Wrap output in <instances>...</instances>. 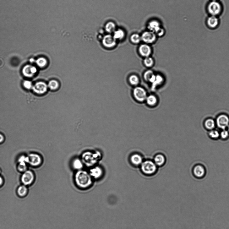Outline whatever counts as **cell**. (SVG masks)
<instances>
[{
  "instance_id": "23",
  "label": "cell",
  "mask_w": 229,
  "mask_h": 229,
  "mask_svg": "<svg viewBox=\"0 0 229 229\" xmlns=\"http://www.w3.org/2000/svg\"><path fill=\"white\" fill-rule=\"evenodd\" d=\"M28 192V189L26 186L22 185L19 186L17 190V193L19 196L23 197L26 195Z\"/></svg>"
},
{
  "instance_id": "25",
  "label": "cell",
  "mask_w": 229,
  "mask_h": 229,
  "mask_svg": "<svg viewBox=\"0 0 229 229\" xmlns=\"http://www.w3.org/2000/svg\"><path fill=\"white\" fill-rule=\"evenodd\" d=\"M147 104L150 106H154L157 103V97L154 95H150L148 96L145 100Z\"/></svg>"
},
{
  "instance_id": "15",
  "label": "cell",
  "mask_w": 229,
  "mask_h": 229,
  "mask_svg": "<svg viewBox=\"0 0 229 229\" xmlns=\"http://www.w3.org/2000/svg\"><path fill=\"white\" fill-rule=\"evenodd\" d=\"M205 169L201 165H197L193 169L194 174L197 178H203L205 175Z\"/></svg>"
},
{
  "instance_id": "18",
  "label": "cell",
  "mask_w": 229,
  "mask_h": 229,
  "mask_svg": "<svg viewBox=\"0 0 229 229\" xmlns=\"http://www.w3.org/2000/svg\"><path fill=\"white\" fill-rule=\"evenodd\" d=\"M116 41L113 36L109 35L107 36L103 41V45L106 47L111 48L116 45Z\"/></svg>"
},
{
  "instance_id": "42",
  "label": "cell",
  "mask_w": 229,
  "mask_h": 229,
  "mask_svg": "<svg viewBox=\"0 0 229 229\" xmlns=\"http://www.w3.org/2000/svg\"><path fill=\"white\" fill-rule=\"evenodd\" d=\"M1 170H0V173H1Z\"/></svg>"
},
{
  "instance_id": "1",
  "label": "cell",
  "mask_w": 229,
  "mask_h": 229,
  "mask_svg": "<svg viewBox=\"0 0 229 229\" xmlns=\"http://www.w3.org/2000/svg\"><path fill=\"white\" fill-rule=\"evenodd\" d=\"M75 181L78 188L83 190L89 188L93 183L90 173L83 170H79L76 173Z\"/></svg>"
},
{
  "instance_id": "31",
  "label": "cell",
  "mask_w": 229,
  "mask_h": 229,
  "mask_svg": "<svg viewBox=\"0 0 229 229\" xmlns=\"http://www.w3.org/2000/svg\"><path fill=\"white\" fill-rule=\"evenodd\" d=\"M144 63L146 67H150L153 65L154 61L152 58L148 57H145L144 60Z\"/></svg>"
},
{
  "instance_id": "8",
  "label": "cell",
  "mask_w": 229,
  "mask_h": 229,
  "mask_svg": "<svg viewBox=\"0 0 229 229\" xmlns=\"http://www.w3.org/2000/svg\"><path fill=\"white\" fill-rule=\"evenodd\" d=\"M35 179V176L33 173L29 170H26L24 172L21 177V182L26 186L31 184Z\"/></svg>"
},
{
  "instance_id": "29",
  "label": "cell",
  "mask_w": 229,
  "mask_h": 229,
  "mask_svg": "<svg viewBox=\"0 0 229 229\" xmlns=\"http://www.w3.org/2000/svg\"><path fill=\"white\" fill-rule=\"evenodd\" d=\"M48 86L51 90H55L59 87V83L56 80H52L49 82Z\"/></svg>"
},
{
  "instance_id": "36",
  "label": "cell",
  "mask_w": 229,
  "mask_h": 229,
  "mask_svg": "<svg viewBox=\"0 0 229 229\" xmlns=\"http://www.w3.org/2000/svg\"><path fill=\"white\" fill-rule=\"evenodd\" d=\"M229 135V133L228 131L226 129L223 130L220 134L221 138L223 139H227Z\"/></svg>"
},
{
  "instance_id": "16",
  "label": "cell",
  "mask_w": 229,
  "mask_h": 229,
  "mask_svg": "<svg viewBox=\"0 0 229 229\" xmlns=\"http://www.w3.org/2000/svg\"><path fill=\"white\" fill-rule=\"evenodd\" d=\"M166 158L163 154L159 153L156 155L154 158L153 161L158 167H162L166 162Z\"/></svg>"
},
{
  "instance_id": "30",
  "label": "cell",
  "mask_w": 229,
  "mask_h": 229,
  "mask_svg": "<svg viewBox=\"0 0 229 229\" xmlns=\"http://www.w3.org/2000/svg\"><path fill=\"white\" fill-rule=\"evenodd\" d=\"M37 65L41 68L45 67L47 64V61L45 58L44 57H40L36 61Z\"/></svg>"
},
{
  "instance_id": "6",
  "label": "cell",
  "mask_w": 229,
  "mask_h": 229,
  "mask_svg": "<svg viewBox=\"0 0 229 229\" xmlns=\"http://www.w3.org/2000/svg\"><path fill=\"white\" fill-rule=\"evenodd\" d=\"M133 94L135 99L140 102L145 101L148 96L145 90L140 87H135L134 90Z\"/></svg>"
},
{
  "instance_id": "32",
  "label": "cell",
  "mask_w": 229,
  "mask_h": 229,
  "mask_svg": "<svg viewBox=\"0 0 229 229\" xmlns=\"http://www.w3.org/2000/svg\"><path fill=\"white\" fill-rule=\"evenodd\" d=\"M106 30L110 33L114 32L116 30V26L112 22L109 23L106 26Z\"/></svg>"
},
{
  "instance_id": "2",
  "label": "cell",
  "mask_w": 229,
  "mask_h": 229,
  "mask_svg": "<svg viewBox=\"0 0 229 229\" xmlns=\"http://www.w3.org/2000/svg\"><path fill=\"white\" fill-rule=\"evenodd\" d=\"M140 167L141 172L148 177L152 176L155 174L158 167L153 161L150 160H144Z\"/></svg>"
},
{
  "instance_id": "33",
  "label": "cell",
  "mask_w": 229,
  "mask_h": 229,
  "mask_svg": "<svg viewBox=\"0 0 229 229\" xmlns=\"http://www.w3.org/2000/svg\"><path fill=\"white\" fill-rule=\"evenodd\" d=\"M209 135L210 138L213 139H217L220 136V134L218 131L216 130H211L209 132Z\"/></svg>"
},
{
  "instance_id": "7",
  "label": "cell",
  "mask_w": 229,
  "mask_h": 229,
  "mask_svg": "<svg viewBox=\"0 0 229 229\" xmlns=\"http://www.w3.org/2000/svg\"><path fill=\"white\" fill-rule=\"evenodd\" d=\"M141 36L142 41L148 45L155 42L157 38L155 34L149 30L144 32Z\"/></svg>"
},
{
  "instance_id": "37",
  "label": "cell",
  "mask_w": 229,
  "mask_h": 229,
  "mask_svg": "<svg viewBox=\"0 0 229 229\" xmlns=\"http://www.w3.org/2000/svg\"><path fill=\"white\" fill-rule=\"evenodd\" d=\"M23 85L25 88L27 89H30L32 87V84L31 82L26 80L23 83Z\"/></svg>"
},
{
  "instance_id": "27",
  "label": "cell",
  "mask_w": 229,
  "mask_h": 229,
  "mask_svg": "<svg viewBox=\"0 0 229 229\" xmlns=\"http://www.w3.org/2000/svg\"><path fill=\"white\" fill-rule=\"evenodd\" d=\"M129 81L131 84L133 85H137L139 83V79L137 75H133L129 77Z\"/></svg>"
},
{
  "instance_id": "5",
  "label": "cell",
  "mask_w": 229,
  "mask_h": 229,
  "mask_svg": "<svg viewBox=\"0 0 229 229\" xmlns=\"http://www.w3.org/2000/svg\"><path fill=\"white\" fill-rule=\"evenodd\" d=\"M215 123L219 128L226 129L229 125V116L225 113L219 114L217 117Z\"/></svg>"
},
{
  "instance_id": "24",
  "label": "cell",
  "mask_w": 229,
  "mask_h": 229,
  "mask_svg": "<svg viewBox=\"0 0 229 229\" xmlns=\"http://www.w3.org/2000/svg\"><path fill=\"white\" fill-rule=\"evenodd\" d=\"M163 80V78L161 75H155V79L152 83V89H155L158 86L162 83Z\"/></svg>"
},
{
  "instance_id": "43",
  "label": "cell",
  "mask_w": 229,
  "mask_h": 229,
  "mask_svg": "<svg viewBox=\"0 0 229 229\" xmlns=\"http://www.w3.org/2000/svg\"><path fill=\"white\" fill-rule=\"evenodd\" d=\"M216 0H213V1H215Z\"/></svg>"
},
{
  "instance_id": "34",
  "label": "cell",
  "mask_w": 229,
  "mask_h": 229,
  "mask_svg": "<svg viewBox=\"0 0 229 229\" xmlns=\"http://www.w3.org/2000/svg\"><path fill=\"white\" fill-rule=\"evenodd\" d=\"M26 163H19L18 166V169L19 171L21 172H25L27 170Z\"/></svg>"
},
{
  "instance_id": "4",
  "label": "cell",
  "mask_w": 229,
  "mask_h": 229,
  "mask_svg": "<svg viewBox=\"0 0 229 229\" xmlns=\"http://www.w3.org/2000/svg\"><path fill=\"white\" fill-rule=\"evenodd\" d=\"M148 30L155 33L157 36H161L165 33L164 29L158 21L153 20L150 22L148 25Z\"/></svg>"
},
{
  "instance_id": "13",
  "label": "cell",
  "mask_w": 229,
  "mask_h": 229,
  "mask_svg": "<svg viewBox=\"0 0 229 229\" xmlns=\"http://www.w3.org/2000/svg\"><path fill=\"white\" fill-rule=\"evenodd\" d=\"M37 72V68L34 66L27 65L24 67L22 70V73L24 76L31 77Z\"/></svg>"
},
{
  "instance_id": "9",
  "label": "cell",
  "mask_w": 229,
  "mask_h": 229,
  "mask_svg": "<svg viewBox=\"0 0 229 229\" xmlns=\"http://www.w3.org/2000/svg\"><path fill=\"white\" fill-rule=\"evenodd\" d=\"M208 10L212 16H216L220 14L221 10L220 4L216 1H213L209 4Z\"/></svg>"
},
{
  "instance_id": "40",
  "label": "cell",
  "mask_w": 229,
  "mask_h": 229,
  "mask_svg": "<svg viewBox=\"0 0 229 229\" xmlns=\"http://www.w3.org/2000/svg\"><path fill=\"white\" fill-rule=\"evenodd\" d=\"M30 61L31 63H33L35 62V60L33 58H31L30 59Z\"/></svg>"
},
{
  "instance_id": "22",
  "label": "cell",
  "mask_w": 229,
  "mask_h": 229,
  "mask_svg": "<svg viewBox=\"0 0 229 229\" xmlns=\"http://www.w3.org/2000/svg\"><path fill=\"white\" fill-rule=\"evenodd\" d=\"M218 19L215 16H212L209 18L208 19V25L211 28L216 27L218 25Z\"/></svg>"
},
{
  "instance_id": "10",
  "label": "cell",
  "mask_w": 229,
  "mask_h": 229,
  "mask_svg": "<svg viewBox=\"0 0 229 229\" xmlns=\"http://www.w3.org/2000/svg\"><path fill=\"white\" fill-rule=\"evenodd\" d=\"M129 160L131 164L135 167L140 166L144 161L142 155L138 153L131 154L129 157Z\"/></svg>"
},
{
  "instance_id": "39",
  "label": "cell",
  "mask_w": 229,
  "mask_h": 229,
  "mask_svg": "<svg viewBox=\"0 0 229 229\" xmlns=\"http://www.w3.org/2000/svg\"><path fill=\"white\" fill-rule=\"evenodd\" d=\"M3 179L2 177L0 176V187L2 186L3 183Z\"/></svg>"
},
{
  "instance_id": "11",
  "label": "cell",
  "mask_w": 229,
  "mask_h": 229,
  "mask_svg": "<svg viewBox=\"0 0 229 229\" xmlns=\"http://www.w3.org/2000/svg\"><path fill=\"white\" fill-rule=\"evenodd\" d=\"M48 86L45 82H39L32 87L33 90L35 93L42 94L45 93L47 90Z\"/></svg>"
},
{
  "instance_id": "38",
  "label": "cell",
  "mask_w": 229,
  "mask_h": 229,
  "mask_svg": "<svg viewBox=\"0 0 229 229\" xmlns=\"http://www.w3.org/2000/svg\"><path fill=\"white\" fill-rule=\"evenodd\" d=\"M4 140L3 136L1 134H0V143H2Z\"/></svg>"
},
{
  "instance_id": "41",
  "label": "cell",
  "mask_w": 229,
  "mask_h": 229,
  "mask_svg": "<svg viewBox=\"0 0 229 229\" xmlns=\"http://www.w3.org/2000/svg\"><path fill=\"white\" fill-rule=\"evenodd\" d=\"M228 132H229V125H228Z\"/></svg>"
},
{
  "instance_id": "17",
  "label": "cell",
  "mask_w": 229,
  "mask_h": 229,
  "mask_svg": "<svg viewBox=\"0 0 229 229\" xmlns=\"http://www.w3.org/2000/svg\"><path fill=\"white\" fill-rule=\"evenodd\" d=\"M89 173L92 178L97 179L102 176L103 171L101 168L96 166L91 169Z\"/></svg>"
},
{
  "instance_id": "19",
  "label": "cell",
  "mask_w": 229,
  "mask_h": 229,
  "mask_svg": "<svg viewBox=\"0 0 229 229\" xmlns=\"http://www.w3.org/2000/svg\"><path fill=\"white\" fill-rule=\"evenodd\" d=\"M155 77L153 72L151 70H148L145 72L144 74V78L146 81L152 83L154 81Z\"/></svg>"
},
{
  "instance_id": "26",
  "label": "cell",
  "mask_w": 229,
  "mask_h": 229,
  "mask_svg": "<svg viewBox=\"0 0 229 229\" xmlns=\"http://www.w3.org/2000/svg\"><path fill=\"white\" fill-rule=\"evenodd\" d=\"M73 166L77 170H80L83 166V162L79 159H75L73 162Z\"/></svg>"
},
{
  "instance_id": "20",
  "label": "cell",
  "mask_w": 229,
  "mask_h": 229,
  "mask_svg": "<svg viewBox=\"0 0 229 229\" xmlns=\"http://www.w3.org/2000/svg\"><path fill=\"white\" fill-rule=\"evenodd\" d=\"M125 36L124 31L121 29H117L114 32L113 36L114 38L117 40H123Z\"/></svg>"
},
{
  "instance_id": "21",
  "label": "cell",
  "mask_w": 229,
  "mask_h": 229,
  "mask_svg": "<svg viewBox=\"0 0 229 229\" xmlns=\"http://www.w3.org/2000/svg\"><path fill=\"white\" fill-rule=\"evenodd\" d=\"M216 123L214 120L210 118L207 119L204 123V126L205 128L209 130H212L215 126Z\"/></svg>"
},
{
  "instance_id": "14",
  "label": "cell",
  "mask_w": 229,
  "mask_h": 229,
  "mask_svg": "<svg viewBox=\"0 0 229 229\" xmlns=\"http://www.w3.org/2000/svg\"><path fill=\"white\" fill-rule=\"evenodd\" d=\"M139 52L141 56L147 57H150L152 53V48L147 44L141 45L139 48Z\"/></svg>"
},
{
  "instance_id": "35",
  "label": "cell",
  "mask_w": 229,
  "mask_h": 229,
  "mask_svg": "<svg viewBox=\"0 0 229 229\" xmlns=\"http://www.w3.org/2000/svg\"><path fill=\"white\" fill-rule=\"evenodd\" d=\"M18 161L19 163H28L29 159L28 156L22 155L19 157L18 159Z\"/></svg>"
},
{
  "instance_id": "3",
  "label": "cell",
  "mask_w": 229,
  "mask_h": 229,
  "mask_svg": "<svg viewBox=\"0 0 229 229\" xmlns=\"http://www.w3.org/2000/svg\"><path fill=\"white\" fill-rule=\"evenodd\" d=\"M101 155L99 153L86 152L82 156L83 162L88 166H92L100 160Z\"/></svg>"
},
{
  "instance_id": "28",
  "label": "cell",
  "mask_w": 229,
  "mask_h": 229,
  "mask_svg": "<svg viewBox=\"0 0 229 229\" xmlns=\"http://www.w3.org/2000/svg\"><path fill=\"white\" fill-rule=\"evenodd\" d=\"M130 40L131 42L135 44L139 43L142 41L141 35L137 33H135L131 36Z\"/></svg>"
},
{
  "instance_id": "12",
  "label": "cell",
  "mask_w": 229,
  "mask_h": 229,
  "mask_svg": "<svg viewBox=\"0 0 229 229\" xmlns=\"http://www.w3.org/2000/svg\"><path fill=\"white\" fill-rule=\"evenodd\" d=\"M28 163L33 166H37L41 162V158L40 155L35 153H31L28 156Z\"/></svg>"
}]
</instances>
